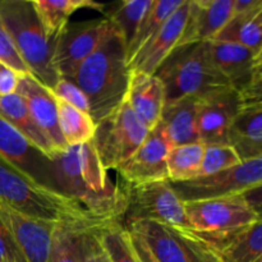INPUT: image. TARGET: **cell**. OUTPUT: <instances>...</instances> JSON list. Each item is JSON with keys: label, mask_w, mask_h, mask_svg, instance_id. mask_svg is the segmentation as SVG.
I'll list each match as a JSON object with an SVG mask.
<instances>
[{"label": "cell", "mask_w": 262, "mask_h": 262, "mask_svg": "<svg viewBox=\"0 0 262 262\" xmlns=\"http://www.w3.org/2000/svg\"><path fill=\"white\" fill-rule=\"evenodd\" d=\"M211 60L230 87L242 94L255 79L256 54L235 42L212 40L207 42Z\"/></svg>", "instance_id": "cell-19"}, {"label": "cell", "mask_w": 262, "mask_h": 262, "mask_svg": "<svg viewBox=\"0 0 262 262\" xmlns=\"http://www.w3.org/2000/svg\"><path fill=\"white\" fill-rule=\"evenodd\" d=\"M0 20L30 74L53 90L60 79L54 63L55 42L48 37L30 0H0Z\"/></svg>", "instance_id": "cell-4"}, {"label": "cell", "mask_w": 262, "mask_h": 262, "mask_svg": "<svg viewBox=\"0 0 262 262\" xmlns=\"http://www.w3.org/2000/svg\"><path fill=\"white\" fill-rule=\"evenodd\" d=\"M197 101L193 96H183L165 102L159 123L171 147L201 142L197 130Z\"/></svg>", "instance_id": "cell-22"}, {"label": "cell", "mask_w": 262, "mask_h": 262, "mask_svg": "<svg viewBox=\"0 0 262 262\" xmlns=\"http://www.w3.org/2000/svg\"><path fill=\"white\" fill-rule=\"evenodd\" d=\"M237 151L230 145H209L205 146L204 159L197 178L209 177L233 168L241 163Z\"/></svg>", "instance_id": "cell-33"}, {"label": "cell", "mask_w": 262, "mask_h": 262, "mask_svg": "<svg viewBox=\"0 0 262 262\" xmlns=\"http://www.w3.org/2000/svg\"><path fill=\"white\" fill-rule=\"evenodd\" d=\"M53 92L58 100H61V101L67 102L71 106L90 114L89 101H87L86 96L82 92V90L73 81L60 78L58 83L55 84V87L53 89Z\"/></svg>", "instance_id": "cell-35"}, {"label": "cell", "mask_w": 262, "mask_h": 262, "mask_svg": "<svg viewBox=\"0 0 262 262\" xmlns=\"http://www.w3.org/2000/svg\"><path fill=\"white\" fill-rule=\"evenodd\" d=\"M214 248L222 262H255L262 255V222L258 220Z\"/></svg>", "instance_id": "cell-26"}, {"label": "cell", "mask_w": 262, "mask_h": 262, "mask_svg": "<svg viewBox=\"0 0 262 262\" xmlns=\"http://www.w3.org/2000/svg\"><path fill=\"white\" fill-rule=\"evenodd\" d=\"M122 184L125 200L122 224L125 228L141 220H152L189 229L184 202L174 191L170 181L151 182L138 186H127L123 182Z\"/></svg>", "instance_id": "cell-9"}, {"label": "cell", "mask_w": 262, "mask_h": 262, "mask_svg": "<svg viewBox=\"0 0 262 262\" xmlns=\"http://www.w3.org/2000/svg\"><path fill=\"white\" fill-rule=\"evenodd\" d=\"M243 196H245L246 201L248 202L251 209L255 211L257 219L262 222V184L256 187V188L251 189V191L246 192Z\"/></svg>", "instance_id": "cell-41"}, {"label": "cell", "mask_w": 262, "mask_h": 262, "mask_svg": "<svg viewBox=\"0 0 262 262\" xmlns=\"http://www.w3.org/2000/svg\"><path fill=\"white\" fill-rule=\"evenodd\" d=\"M170 183L183 202L245 194L262 184V156L241 161L214 176Z\"/></svg>", "instance_id": "cell-10"}, {"label": "cell", "mask_w": 262, "mask_h": 262, "mask_svg": "<svg viewBox=\"0 0 262 262\" xmlns=\"http://www.w3.org/2000/svg\"><path fill=\"white\" fill-rule=\"evenodd\" d=\"M243 106L262 107V77H255L252 83L242 92Z\"/></svg>", "instance_id": "cell-39"}, {"label": "cell", "mask_w": 262, "mask_h": 262, "mask_svg": "<svg viewBox=\"0 0 262 262\" xmlns=\"http://www.w3.org/2000/svg\"><path fill=\"white\" fill-rule=\"evenodd\" d=\"M229 145L242 161L262 156V107L243 106L230 129Z\"/></svg>", "instance_id": "cell-24"}, {"label": "cell", "mask_w": 262, "mask_h": 262, "mask_svg": "<svg viewBox=\"0 0 262 262\" xmlns=\"http://www.w3.org/2000/svg\"><path fill=\"white\" fill-rule=\"evenodd\" d=\"M137 233L159 262H222L206 238L183 228L152 220H141L127 227Z\"/></svg>", "instance_id": "cell-7"}, {"label": "cell", "mask_w": 262, "mask_h": 262, "mask_svg": "<svg viewBox=\"0 0 262 262\" xmlns=\"http://www.w3.org/2000/svg\"><path fill=\"white\" fill-rule=\"evenodd\" d=\"M155 76L165 87L166 101L183 96L200 100L230 87L227 78L212 63L207 42L177 48L156 71Z\"/></svg>", "instance_id": "cell-5"}, {"label": "cell", "mask_w": 262, "mask_h": 262, "mask_svg": "<svg viewBox=\"0 0 262 262\" xmlns=\"http://www.w3.org/2000/svg\"><path fill=\"white\" fill-rule=\"evenodd\" d=\"M205 154L202 142L173 146L168 154V177L173 183L197 178Z\"/></svg>", "instance_id": "cell-29"}, {"label": "cell", "mask_w": 262, "mask_h": 262, "mask_svg": "<svg viewBox=\"0 0 262 262\" xmlns=\"http://www.w3.org/2000/svg\"><path fill=\"white\" fill-rule=\"evenodd\" d=\"M0 63L17 72L19 76L30 73L2 20H0Z\"/></svg>", "instance_id": "cell-34"}, {"label": "cell", "mask_w": 262, "mask_h": 262, "mask_svg": "<svg viewBox=\"0 0 262 262\" xmlns=\"http://www.w3.org/2000/svg\"><path fill=\"white\" fill-rule=\"evenodd\" d=\"M215 40L239 43L257 55L262 50V0H234L232 19Z\"/></svg>", "instance_id": "cell-21"}, {"label": "cell", "mask_w": 262, "mask_h": 262, "mask_svg": "<svg viewBox=\"0 0 262 262\" xmlns=\"http://www.w3.org/2000/svg\"><path fill=\"white\" fill-rule=\"evenodd\" d=\"M184 210L189 229L212 247L258 222L243 194L184 202Z\"/></svg>", "instance_id": "cell-6"}, {"label": "cell", "mask_w": 262, "mask_h": 262, "mask_svg": "<svg viewBox=\"0 0 262 262\" xmlns=\"http://www.w3.org/2000/svg\"><path fill=\"white\" fill-rule=\"evenodd\" d=\"M0 219L28 262H48L55 223L26 216L0 201Z\"/></svg>", "instance_id": "cell-15"}, {"label": "cell", "mask_w": 262, "mask_h": 262, "mask_svg": "<svg viewBox=\"0 0 262 262\" xmlns=\"http://www.w3.org/2000/svg\"><path fill=\"white\" fill-rule=\"evenodd\" d=\"M96 229L89 230L84 237V262H110L97 238Z\"/></svg>", "instance_id": "cell-37"}, {"label": "cell", "mask_w": 262, "mask_h": 262, "mask_svg": "<svg viewBox=\"0 0 262 262\" xmlns=\"http://www.w3.org/2000/svg\"><path fill=\"white\" fill-rule=\"evenodd\" d=\"M32 4L43 31L55 43L73 13L82 8L104 12L105 8L104 4H99L94 0H33Z\"/></svg>", "instance_id": "cell-25"}, {"label": "cell", "mask_w": 262, "mask_h": 262, "mask_svg": "<svg viewBox=\"0 0 262 262\" xmlns=\"http://www.w3.org/2000/svg\"><path fill=\"white\" fill-rule=\"evenodd\" d=\"M130 81L127 45L117 28L81 64L73 82L89 101L95 123L114 112L125 99Z\"/></svg>", "instance_id": "cell-2"}, {"label": "cell", "mask_w": 262, "mask_h": 262, "mask_svg": "<svg viewBox=\"0 0 262 262\" xmlns=\"http://www.w3.org/2000/svg\"><path fill=\"white\" fill-rule=\"evenodd\" d=\"M234 13V0H189V12L181 45L216 38Z\"/></svg>", "instance_id": "cell-18"}, {"label": "cell", "mask_w": 262, "mask_h": 262, "mask_svg": "<svg viewBox=\"0 0 262 262\" xmlns=\"http://www.w3.org/2000/svg\"><path fill=\"white\" fill-rule=\"evenodd\" d=\"M125 100L141 122L151 130L161 119L166 102L165 87L155 74L130 72L129 87Z\"/></svg>", "instance_id": "cell-20"}, {"label": "cell", "mask_w": 262, "mask_h": 262, "mask_svg": "<svg viewBox=\"0 0 262 262\" xmlns=\"http://www.w3.org/2000/svg\"><path fill=\"white\" fill-rule=\"evenodd\" d=\"M19 84V74L8 67H0V97L17 92Z\"/></svg>", "instance_id": "cell-38"}, {"label": "cell", "mask_w": 262, "mask_h": 262, "mask_svg": "<svg viewBox=\"0 0 262 262\" xmlns=\"http://www.w3.org/2000/svg\"><path fill=\"white\" fill-rule=\"evenodd\" d=\"M96 228L81 224H58L51 241L48 262H84V237Z\"/></svg>", "instance_id": "cell-27"}, {"label": "cell", "mask_w": 262, "mask_h": 262, "mask_svg": "<svg viewBox=\"0 0 262 262\" xmlns=\"http://www.w3.org/2000/svg\"><path fill=\"white\" fill-rule=\"evenodd\" d=\"M0 201L26 216L55 224H81L101 228L113 223L95 216L78 202L38 183L2 158Z\"/></svg>", "instance_id": "cell-3"}, {"label": "cell", "mask_w": 262, "mask_h": 262, "mask_svg": "<svg viewBox=\"0 0 262 262\" xmlns=\"http://www.w3.org/2000/svg\"><path fill=\"white\" fill-rule=\"evenodd\" d=\"M2 66H3V64H2V63H0V67H2Z\"/></svg>", "instance_id": "cell-45"}, {"label": "cell", "mask_w": 262, "mask_h": 262, "mask_svg": "<svg viewBox=\"0 0 262 262\" xmlns=\"http://www.w3.org/2000/svg\"><path fill=\"white\" fill-rule=\"evenodd\" d=\"M17 94L25 99L31 115L53 143L55 150H66L68 146L59 128L58 99L53 90L41 83L32 74L27 73L19 76Z\"/></svg>", "instance_id": "cell-17"}, {"label": "cell", "mask_w": 262, "mask_h": 262, "mask_svg": "<svg viewBox=\"0 0 262 262\" xmlns=\"http://www.w3.org/2000/svg\"><path fill=\"white\" fill-rule=\"evenodd\" d=\"M0 118L9 123L33 147L48 158L56 151L31 115L25 99L17 92L0 97Z\"/></svg>", "instance_id": "cell-23"}, {"label": "cell", "mask_w": 262, "mask_h": 262, "mask_svg": "<svg viewBox=\"0 0 262 262\" xmlns=\"http://www.w3.org/2000/svg\"><path fill=\"white\" fill-rule=\"evenodd\" d=\"M255 77H262V64H260V66H256Z\"/></svg>", "instance_id": "cell-42"}, {"label": "cell", "mask_w": 262, "mask_h": 262, "mask_svg": "<svg viewBox=\"0 0 262 262\" xmlns=\"http://www.w3.org/2000/svg\"><path fill=\"white\" fill-rule=\"evenodd\" d=\"M0 262H28L2 219H0Z\"/></svg>", "instance_id": "cell-36"}, {"label": "cell", "mask_w": 262, "mask_h": 262, "mask_svg": "<svg viewBox=\"0 0 262 262\" xmlns=\"http://www.w3.org/2000/svg\"><path fill=\"white\" fill-rule=\"evenodd\" d=\"M129 232L130 242H132L133 248L136 251V255H137L140 262H159L158 258L154 256V253L151 252L148 246L146 245L145 241L137 234V233L132 232V230H128Z\"/></svg>", "instance_id": "cell-40"}, {"label": "cell", "mask_w": 262, "mask_h": 262, "mask_svg": "<svg viewBox=\"0 0 262 262\" xmlns=\"http://www.w3.org/2000/svg\"><path fill=\"white\" fill-rule=\"evenodd\" d=\"M107 18L68 23L59 35L54 51V63L60 78L73 81L81 64L113 31Z\"/></svg>", "instance_id": "cell-11"}, {"label": "cell", "mask_w": 262, "mask_h": 262, "mask_svg": "<svg viewBox=\"0 0 262 262\" xmlns=\"http://www.w3.org/2000/svg\"><path fill=\"white\" fill-rule=\"evenodd\" d=\"M255 64H256V66H260V64H262V50L257 54V55H256Z\"/></svg>", "instance_id": "cell-43"}, {"label": "cell", "mask_w": 262, "mask_h": 262, "mask_svg": "<svg viewBox=\"0 0 262 262\" xmlns=\"http://www.w3.org/2000/svg\"><path fill=\"white\" fill-rule=\"evenodd\" d=\"M96 235L110 262H140L130 242L129 232L119 222L96 229Z\"/></svg>", "instance_id": "cell-31"}, {"label": "cell", "mask_w": 262, "mask_h": 262, "mask_svg": "<svg viewBox=\"0 0 262 262\" xmlns=\"http://www.w3.org/2000/svg\"><path fill=\"white\" fill-rule=\"evenodd\" d=\"M255 262H262V255H261V256H260V257H258V258H257V260H256Z\"/></svg>", "instance_id": "cell-44"}, {"label": "cell", "mask_w": 262, "mask_h": 262, "mask_svg": "<svg viewBox=\"0 0 262 262\" xmlns=\"http://www.w3.org/2000/svg\"><path fill=\"white\" fill-rule=\"evenodd\" d=\"M170 148L171 145L159 123L148 132L145 142L137 151L117 169L123 183L138 186L151 182L169 181L166 163Z\"/></svg>", "instance_id": "cell-13"}, {"label": "cell", "mask_w": 262, "mask_h": 262, "mask_svg": "<svg viewBox=\"0 0 262 262\" xmlns=\"http://www.w3.org/2000/svg\"><path fill=\"white\" fill-rule=\"evenodd\" d=\"M54 189L78 202L95 216L123 222L125 200L123 184H114L104 168L94 141L68 146L49 156Z\"/></svg>", "instance_id": "cell-1"}, {"label": "cell", "mask_w": 262, "mask_h": 262, "mask_svg": "<svg viewBox=\"0 0 262 262\" xmlns=\"http://www.w3.org/2000/svg\"><path fill=\"white\" fill-rule=\"evenodd\" d=\"M0 158L35 181L54 189L51 161L33 147L17 129L0 118ZM55 191V189H54Z\"/></svg>", "instance_id": "cell-16"}, {"label": "cell", "mask_w": 262, "mask_h": 262, "mask_svg": "<svg viewBox=\"0 0 262 262\" xmlns=\"http://www.w3.org/2000/svg\"><path fill=\"white\" fill-rule=\"evenodd\" d=\"M243 109V100L237 90L225 89L197 101V130L205 146L229 145L233 123Z\"/></svg>", "instance_id": "cell-12"}, {"label": "cell", "mask_w": 262, "mask_h": 262, "mask_svg": "<svg viewBox=\"0 0 262 262\" xmlns=\"http://www.w3.org/2000/svg\"><path fill=\"white\" fill-rule=\"evenodd\" d=\"M58 119L59 128L67 146H78L94 138L96 123L89 113L81 112L58 100Z\"/></svg>", "instance_id": "cell-28"}, {"label": "cell", "mask_w": 262, "mask_h": 262, "mask_svg": "<svg viewBox=\"0 0 262 262\" xmlns=\"http://www.w3.org/2000/svg\"><path fill=\"white\" fill-rule=\"evenodd\" d=\"M152 3L154 0H124L114 12L107 14L106 18L124 38L127 48Z\"/></svg>", "instance_id": "cell-32"}, {"label": "cell", "mask_w": 262, "mask_h": 262, "mask_svg": "<svg viewBox=\"0 0 262 262\" xmlns=\"http://www.w3.org/2000/svg\"><path fill=\"white\" fill-rule=\"evenodd\" d=\"M148 132L150 129L124 100L114 112L96 123L92 141L104 168L107 171L117 170L145 142Z\"/></svg>", "instance_id": "cell-8"}, {"label": "cell", "mask_w": 262, "mask_h": 262, "mask_svg": "<svg viewBox=\"0 0 262 262\" xmlns=\"http://www.w3.org/2000/svg\"><path fill=\"white\" fill-rule=\"evenodd\" d=\"M184 0H154L146 13L137 32L127 48V60H129L168 20V18L181 7Z\"/></svg>", "instance_id": "cell-30"}, {"label": "cell", "mask_w": 262, "mask_h": 262, "mask_svg": "<svg viewBox=\"0 0 262 262\" xmlns=\"http://www.w3.org/2000/svg\"><path fill=\"white\" fill-rule=\"evenodd\" d=\"M189 12V0L168 18L163 27L128 60L130 72L155 74L161 64L181 45L182 36L187 26Z\"/></svg>", "instance_id": "cell-14"}]
</instances>
